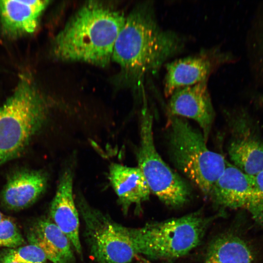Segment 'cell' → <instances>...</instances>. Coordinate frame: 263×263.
<instances>
[{"label":"cell","mask_w":263,"mask_h":263,"mask_svg":"<svg viewBox=\"0 0 263 263\" xmlns=\"http://www.w3.org/2000/svg\"><path fill=\"white\" fill-rule=\"evenodd\" d=\"M184 38L158 22L152 1L137 4L128 16L115 40L112 61L125 84L139 88L164 62L183 51Z\"/></svg>","instance_id":"1"},{"label":"cell","mask_w":263,"mask_h":263,"mask_svg":"<svg viewBox=\"0 0 263 263\" xmlns=\"http://www.w3.org/2000/svg\"><path fill=\"white\" fill-rule=\"evenodd\" d=\"M125 16L100 1L82 5L54 38L52 52L62 61L105 67L112 61L114 43Z\"/></svg>","instance_id":"2"},{"label":"cell","mask_w":263,"mask_h":263,"mask_svg":"<svg viewBox=\"0 0 263 263\" xmlns=\"http://www.w3.org/2000/svg\"><path fill=\"white\" fill-rule=\"evenodd\" d=\"M169 156L175 168L206 196L224 170L227 161L209 149L203 134L183 117L168 113Z\"/></svg>","instance_id":"3"},{"label":"cell","mask_w":263,"mask_h":263,"mask_svg":"<svg viewBox=\"0 0 263 263\" xmlns=\"http://www.w3.org/2000/svg\"><path fill=\"white\" fill-rule=\"evenodd\" d=\"M46 102L31 78L23 75L12 95L0 106V165L27 145L46 119Z\"/></svg>","instance_id":"4"},{"label":"cell","mask_w":263,"mask_h":263,"mask_svg":"<svg viewBox=\"0 0 263 263\" xmlns=\"http://www.w3.org/2000/svg\"><path fill=\"white\" fill-rule=\"evenodd\" d=\"M211 220L198 211L139 228H128V231L136 254L151 259H174L199 244Z\"/></svg>","instance_id":"5"},{"label":"cell","mask_w":263,"mask_h":263,"mask_svg":"<svg viewBox=\"0 0 263 263\" xmlns=\"http://www.w3.org/2000/svg\"><path fill=\"white\" fill-rule=\"evenodd\" d=\"M153 116L144 99L140 120V141L137 151V167L143 174L150 192L171 207L188 201L190 188L178 173L164 161L155 147Z\"/></svg>","instance_id":"6"},{"label":"cell","mask_w":263,"mask_h":263,"mask_svg":"<svg viewBox=\"0 0 263 263\" xmlns=\"http://www.w3.org/2000/svg\"><path fill=\"white\" fill-rule=\"evenodd\" d=\"M87 240L99 263H130L136 254L128 228L115 222L80 198L78 203Z\"/></svg>","instance_id":"7"},{"label":"cell","mask_w":263,"mask_h":263,"mask_svg":"<svg viewBox=\"0 0 263 263\" xmlns=\"http://www.w3.org/2000/svg\"><path fill=\"white\" fill-rule=\"evenodd\" d=\"M234 59L230 53L214 48L167 63L164 80L165 96L169 97L180 88L207 80L220 66Z\"/></svg>","instance_id":"8"},{"label":"cell","mask_w":263,"mask_h":263,"mask_svg":"<svg viewBox=\"0 0 263 263\" xmlns=\"http://www.w3.org/2000/svg\"><path fill=\"white\" fill-rule=\"evenodd\" d=\"M231 129L227 152L233 165L250 176L263 169V140L243 109L228 113Z\"/></svg>","instance_id":"9"},{"label":"cell","mask_w":263,"mask_h":263,"mask_svg":"<svg viewBox=\"0 0 263 263\" xmlns=\"http://www.w3.org/2000/svg\"><path fill=\"white\" fill-rule=\"evenodd\" d=\"M207 82L178 89L169 97L168 105L169 114L196 122L207 142L215 118Z\"/></svg>","instance_id":"10"},{"label":"cell","mask_w":263,"mask_h":263,"mask_svg":"<svg viewBox=\"0 0 263 263\" xmlns=\"http://www.w3.org/2000/svg\"><path fill=\"white\" fill-rule=\"evenodd\" d=\"M73 177L71 169L62 172L51 203L50 214L53 222L68 238L76 251L81 254L79 220L73 196Z\"/></svg>","instance_id":"11"},{"label":"cell","mask_w":263,"mask_h":263,"mask_svg":"<svg viewBox=\"0 0 263 263\" xmlns=\"http://www.w3.org/2000/svg\"><path fill=\"white\" fill-rule=\"evenodd\" d=\"M252 176L227 161L210 196L215 203L223 207L246 209L253 194Z\"/></svg>","instance_id":"12"},{"label":"cell","mask_w":263,"mask_h":263,"mask_svg":"<svg viewBox=\"0 0 263 263\" xmlns=\"http://www.w3.org/2000/svg\"><path fill=\"white\" fill-rule=\"evenodd\" d=\"M48 0H0V22L3 32L10 37L33 33L38 27Z\"/></svg>","instance_id":"13"},{"label":"cell","mask_w":263,"mask_h":263,"mask_svg":"<svg viewBox=\"0 0 263 263\" xmlns=\"http://www.w3.org/2000/svg\"><path fill=\"white\" fill-rule=\"evenodd\" d=\"M46 175L42 171L22 170L11 176L1 194L4 204L12 209H20L34 203L45 190Z\"/></svg>","instance_id":"14"},{"label":"cell","mask_w":263,"mask_h":263,"mask_svg":"<svg viewBox=\"0 0 263 263\" xmlns=\"http://www.w3.org/2000/svg\"><path fill=\"white\" fill-rule=\"evenodd\" d=\"M109 179L124 209L149 199L150 191L139 169L118 163L109 167Z\"/></svg>","instance_id":"15"},{"label":"cell","mask_w":263,"mask_h":263,"mask_svg":"<svg viewBox=\"0 0 263 263\" xmlns=\"http://www.w3.org/2000/svg\"><path fill=\"white\" fill-rule=\"evenodd\" d=\"M28 239L30 244L38 246L47 259L53 263H72L73 261L70 240L49 219H42L37 222L31 228Z\"/></svg>","instance_id":"16"},{"label":"cell","mask_w":263,"mask_h":263,"mask_svg":"<svg viewBox=\"0 0 263 263\" xmlns=\"http://www.w3.org/2000/svg\"><path fill=\"white\" fill-rule=\"evenodd\" d=\"M253 256L245 241L226 234L215 238L209 245L204 263H253Z\"/></svg>","instance_id":"17"},{"label":"cell","mask_w":263,"mask_h":263,"mask_svg":"<svg viewBox=\"0 0 263 263\" xmlns=\"http://www.w3.org/2000/svg\"><path fill=\"white\" fill-rule=\"evenodd\" d=\"M252 177L253 194L246 209L255 221L263 226V169Z\"/></svg>","instance_id":"18"},{"label":"cell","mask_w":263,"mask_h":263,"mask_svg":"<svg viewBox=\"0 0 263 263\" xmlns=\"http://www.w3.org/2000/svg\"><path fill=\"white\" fill-rule=\"evenodd\" d=\"M6 251L13 259L23 263H45L47 259L43 251L32 244L17 249H8Z\"/></svg>","instance_id":"19"},{"label":"cell","mask_w":263,"mask_h":263,"mask_svg":"<svg viewBox=\"0 0 263 263\" xmlns=\"http://www.w3.org/2000/svg\"><path fill=\"white\" fill-rule=\"evenodd\" d=\"M23 238L14 222L3 218L0 221V246L15 248L21 245Z\"/></svg>","instance_id":"20"},{"label":"cell","mask_w":263,"mask_h":263,"mask_svg":"<svg viewBox=\"0 0 263 263\" xmlns=\"http://www.w3.org/2000/svg\"><path fill=\"white\" fill-rule=\"evenodd\" d=\"M254 41L253 49L257 70L263 76V24Z\"/></svg>","instance_id":"21"},{"label":"cell","mask_w":263,"mask_h":263,"mask_svg":"<svg viewBox=\"0 0 263 263\" xmlns=\"http://www.w3.org/2000/svg\"><path fill=\"white\" fill-rule=\"evenodd\" d=\"M0 263H23L13 259L6 252V250L0 254Z\"/></svg>","instance_id":"22"},{"label":"cell","mask_w":263,"mask_h":263,"mask_svg":"<svg viewBox=\"0 0 263 263\" xmlns=\"http://www.w3.org/2000/svg\"><path fill=\"white\" fill-rule=\"evenodd\" d=\"M257 99L259 104L263 107V95L259 94L257 95Z\"/></svg>","instance_id":"23"},{"label":"cell","mask_w":263,"mask_h":263,"mask_svg":"<svg viewBox=\"0 0 263 263\" xmlns=\"http://www.w3.org/2000/svg\"><path fill=\"white\" fill-rule=\"evenodd\" d=\"M3 216L2 213L0 211V221L3 219Z\"/></svg>","instance_id":"24"},{"label":"cell","mask_w":263,"mask_h":263,"mask_svg":"<svg viewBox=\"0 0 263 263\" xmlns=\"http://www.w3.org/2000/svg\"><path fill=\"white\" fill-rule=\"evenodd\" d=\"M147 263H149V262H147Z\"/></svg>","instance_id":"25"}]
</instances>
